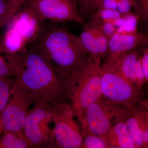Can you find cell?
Listing matches in <instances>:
<instances>
[{
  "label": "cell",
  "instance_id": "obj_1",
  "mask_svg": "<svg viewBox=\"0 0 148 148\" xmlns=\"http://www.w3.org/2000/svg\"><path fill=\"white\" fill-rule=\"evenodd\" d=\"M14 77L31 92L35 103L53 106L66 103L71 78L66 76L42 53L28 47L16 53Z\"/></svg>",
  "mask_w": 148,
  "mask_h": 148
},
{
  "label": "cell",
  "instance_id": "obj_2",
  "mask_svg": "<svg viewBox=\"0 0 148 148\" xmlns=\"http://www.w3.org/2000/svg\"><path fill=\"white\" fill-rule=\"evenodd\" d=\"M56 23L43 22L30 47L44 55L59 71L71 78L88 58L78 36Z\"/></svg>",
  "mask_w": 148,
  "mask_h": 148
},
{
  "label": "cell",
  "instance_id": "obj_3",
  "mask_svg": "<svg viewBox=\"0 0 148 148\" xmlns=\"http://www.w3.org/2000/svg\"><path fill=\"white\" fill-rule=\"evenodd\" d=\"M101 61L88 56L71 77L69 98L79 121L89 106L101 98Z\"/></svg>",
  "mask_w": 148,
  "mask_h": 148
},
{
  "label": "cell",
  "instance_id": "obj_4",
  "mask_svg": "<svg viewBox=\"0 0 148 148\" xmlns=\"http://www.w3.org/2000/svg\"><path fill=\"white\" fill-rule=\"evenodd\" d=\"M101 99L131 111L145 99L143 87L122 75L108 62L101 67Z\"/></svg>",
  "mask_w": 148,
  "mask_h": 148
},
{
  "label": "cell",
  "instance_id": "obj_5",
  "mask_svg": "<svg viewBox=\"0 0 148 148\" xmlns=\"http://www.w3.org/2000/svg\"><path fill=\"white\" fill-rule=\"evenodd\" d=\"M41 24L32 10L24 5L5 26L0 38L3 47L10 54L23 52L36 38Z\"/></svg>",
  "mask_w": 148,
  "mask_h": 148
},
{
  "label": "cell",
  "instance_id": "obj_6",
  "mask_svg": "<svg viewBox=\"0 0 148 148\" xmlns=\"http://www.w3.org/2000/svg\"><path fill=\"white\" fill-rule=\"evenodd\" d=\"M130 113L124 106L100 98L89 106L79 120L83 135L104 136L115 125L125 120Z\"/></svg>",
  "mask_w": 148,
  "mask_h": 148
},
{
  "label": "cell",
  "instance_id": "obj_7",
  "mask_svg": "<svg viewBox=\"0 0 148 148\" xmlns=\"http://www.w3.org/2000/svg\"><path fill=\"white\" fill-rule=\"evenodd\" d=\"M51 115L54 127L50 148H80L83 135L71 105L64 103L51 106Z\"/></svg>",
  "mask_w": 148,
  "mask_h": 148
},
{
  "label": "cell",
  "instance_id": "obj_8",
  "mask_svg": "<svg viewBox=\"0 0 148 148\" xmlns=\"http://www.w3.org/2000/svg\"><path fill=\"white\" fill-rule=\"evenodd\" d=\"M28 112L23 126V134L31 148H50L52 122L51 106L42 102H35Z\"/></svg>",
  "mask_w": 148,
  "mask_h": 148
},
{
  "label": "cell",
  "instance_id": "obj_9",
  "mask_svg": "<svg viewBox=\"0 0 148 148\" xmlns=\"http://www.w3.org/2000/svg\"><path fill=\"white\" fill-rule=\"evenodd\" d=\"M34 103L32 93L15 79L8 102L0 116L3 131L23 132L29 107Z\"/></svg>",
  "mask_w": 148,
  "mask_h": 148
},
{
  "label": "cell",
  "instance_id": "obj_10",
  "mask_svg": "<svg viewBox=\"0 0 148 148\" xmlns=\"http://www.w3.org/2000/svg\"><path fill=\"white\" fill-rule=\"evenodd\" d=\"M24 5L32 10L41 23L48 20L54 23L84 21L77 0H27Z\"/></svg>",
  "mask_w": 148,
  "mask_h": 148
},
{
  "label": "cell",
  "instance_id": "obj_11",
  "mask_svg": "<svg viewBox=\"0 0 148 148\" xmlns=\"http://www.w3.org/2000/svg\"><path fill=\"white\" fill-rule=\"evenodd\" d=\"M148 101H140L131 110L125 123L138 148L148 147Z\"/></svg>",
  "mask_w": 148,
  "mask_h": 148
},
{
  "label": "cell",
  "instance_id": "obj_12",
  "mask_svg": "<svg viewBox=\"0 0 148 148\" xmlns=\"http://www.w3.org/2000/svg\"><path fill=\"white\" fill-rule=\"evenodd\" d=\"M147 43V36L142 32L132 34L116 32L109 40L108 50L105 61H113L122 53Z\"/></svg>",
  "mask_w": 148,
  "mask_h": 148
},
{
  "label": "cell",
  "instance_id": "obj_13",
  "mask_svg": "<svg viewBox=\"0 0 148 148\" xmlns=\"http://www.w3.org/2000/svg\"><path fill=\"white\" fill-rule=\"evenodd\" d=\"M125 121L118 123L103 136L108 148H138L130 134Z\"/></svg>",
  "mask_w": 148,
  "mask_h": 148
},
{
  "label": "cell",
  "instance_id": "obj_14",
  "mask_svg": "<svg viewBox=\"0 0 148 148\" xmlns=\"http://www.w3.org/2000/svg\"><path fill=\"white\" fill-rule=\"evenodd\" d=\"M142 51L139 47L135 48L122 53L113 61L105 62L110 63L122 75L135 84L134 76L135 63Z\"/></svg>",
  "mask_w": 148,
  "mask_h": 148
},
{
  "label": "cell",
  "instance_id": "obj_15",
  "mask_svg": "<svg viewBox=\"0 0 148 148\" xmlns=\"http://www.w3.org/2000/svg\"><path fill=\"white\" fill-rule=\"evenodd\" d=\"M0 138V148H31L24 138L23 132L3 131Z\"/></svg>",
  "mask_w": 148,
  "mask_h": 148
},
{
  "label": "cell",
  "instance_id": "obj_16",
  "mask_svg": "<svg viewBox=\"0 0 148 148\" xmlns=\"http://www.w3.org/2000/svg\"><path fill=\"white\" fill-rule=\"evenodd\" d=\"M78 38L83 47L90 58L95 60L102 59L100 57L94 35L87 25H84Z\"/></svg>",
  "mask_w": 148,
  "mask_h": 148
},
{
  "label": "cell",
  "instance_id": "obj_17",
  "mask_svg": "<svg viewBox=\"0 0 148 148\" xmlns=\"http://www.w3.org/2000/svg\"><path fill=\"white\" fill-rule=\"evenodd\" d=\"M15 56L6 51L0 41V78L14 77L16 71Z\"/></svg>",
  "mask_w": 148,
  "mask_h": 148
},
{
  "label": "cell",
  "instance_id": "obj_18",
  "mask_svg": "<svg viewBox=\"0 0 148 148\" xmlns=\"http://www.w3.org/2000/svg\"><path fill=\"white\" fill-rule=\"evenodd\" d=\"M123 18V24L116 27V33L122 34H132L136 33L138 20L140 19L137 14L131 12L122 14Z\"/></svg>",
  "mask_w": 148,
  "mask_h": 148
},
{
  "label": "cell",
  "instance_id": "obj_19",
  "mask_svg": "<svg viewBox=\"0 0 148 148\" xmlns=\"http://www.w3.org/2000/svg\"><path fill=\"white\" fill-rule=\"evenodd\" d=\"M14 80V77L0 78V116L9 99Z\"/></svg>",
  "mask_w": 148,
  "mask_h": 148
},
{
  "label": "cell",
  "instance_id": "obj_20",
  "mask_svg": "<svg viewBox=\"0 0 148 148\" xmlns=\"http://www.w3.org/2000/svg\"><path fill=\"white\" fill-rule=\"evenodd\" d=\"M86 25L90 28L94 35L101 58L102 59L106 57L108 55V39L97 28L91 27L87 24Z\"/></svg>",
  "mask_w": 148,
  "mask_h": 148
},
{
  "label": "cell",
  "instance_id": "obj_21",
  "mask_svg": "<svg viewBox=\"0 0 148 148\" xmlns=\"http://www.w3.org/2000/svg\"><path fill=\"white\" fill-rule=\"evenodd\" d=\"M108 145L103 136L86 135L83 138L80 148H106Z\"/></svg>",
  "mask_w": 148,
  "mask_h": 148
},
{
  "label": "cell",
  "instance_id": "obj_22",
  "mask_svg": "<svg viewBox=\"0 0 148 148\" xmlns=\"http://www.w3.org/2000/svg\"><path fill=\"white\" fill-rule=\"evenodd\" d=\"M122 15L116 10L98 9L91 16L90 20L109 22L112 18L120 17Z\"/></svg>",
  "mask_w": 148,
  "mask_h": 148
},
{
  "label": "cell",
  "instance_id": "obj_23",
  "mask_svg": "<svg viewBox=\"0 0 148 148\" xmlns=\"http://www.w3.org/2000/svg\"><path fill=\"white\" fill-rule=\"evenodd\" d=\"M86 24L100 30L109 40L116 32V27L110 22L90 20Z\"/></svg>",
  "mask_w": 148,
  "mask_h": 148
},
{
  "label": "cell",
  "instance_id": "obj_24",
  "mask_svg": "<svg viewBox=\"0 0 148 148\" xmlns=\"http://www.w3.org/2000/svg\"><path fill=\"white\" fill-rule=\"evenodd\" d=\"M133 5L136 14L143 21L148 19V0H132Z\"/></svg>",
  "mask_w": 148,
  "mask_h": 148
},
{
  "label": "cell",
  "instance_id": "obj_25",
  "mask_svg": "<svg viewBox=\"0 0 148 148\" xmlns=\"http://www.w3.org/2000/svg\"><path fill=\"white\" fill-rule=\"evenodd\" d=\"M103 0H88L79 9V12L83 15H88L98 9L101 2Z\"/></svg>",
  "mask_w": 148,
  "mask_h": 148
},
{
  "label": "cell",
  "instance_id": "obj_26",
  "mask_svg": "<svg viewBox=\"0 0 148 148\" xmlns=\"http://www.w3.org/2000/svg\"><path fill=\"white\" fill-rule=\"evenodd\" d=\"M27 0H8V11L7 18L8 21L12 16L22 6Z\"/></svg>",
  "mask_w": 148,
  "mask_h": 148
},
{
  "label": "cell",
  "instance_id": "obj_27",
  "mask_svg": "<svg viewBox=\"0 0 148 148\" xmlns=\"http://www.w3.org/2000/svg\"><path fill=\"white\" fill-rule=\"evenodd\" d=\"M8 0H0V29L5 27L8 22Z\"/></svg>",
  "mask_w": 148,
  "mask_h": 148
},
{
  "label": "cell",
  "instance_id": "obj_28",
  "mask_svg": "<svg viewBox=\"0 0 148 148\" xmlns=\"http://www.w3.org/2000/svg\"><path fill=\"white\" fill-rule=\"evenodd\" d=\"M143 73L147 81L148 80V49L144 48L142 53L139 55Z\"/></svg>",
  "mask_w": 148,
  "mask_h": 148
},
{
  "label": "cell",
  "instance_id": "obj_29",
  "mask_svg": "<svg viewBox=\"0 0 148 148\" xmlns=\"http://www.w3.org/2000/svg\"><path fill=\"white\" fill-rule=\"evenodd\" d=\"M132 5V0H121L118 5L116 10L122 14H125L131 12Z\"/></svg>",
  "mask_w": 148,
  "mask_h": 148
},
{
  "label": "cell",
  "instance_id": "obj_30",
  "mask_svg": "<svg viewBox=\"0 0 148 148\" xmlns=\"http://www.w3.org/2000/svg\"><path fill=\"white\" fill-rule=\"evenodd\" d=\"M121 0H103L98 9H108L116 10L119 3Z\"/></svg>",
  "mask_w": 148,
  "mask_h": 148
},
{
  "label": "cell",
  "instance_id": "obj_31",
  "mask_svg": "<svg viewBox=\"0 0 148 148\" xmlns=\"http://www.w3.org/2000/svg\"><path fill=\"white\" fill-rule=\"evenodd\" d=\"M109 22L113 24L115 27H117L121 26L123 22V18L122 15L120 17L112 18Z\"/></svg>",
  "mask_w": 148,
  "mask_h": 148
},
{
  "label": "cell",
  "instance_id": "obj_32",
  "mask_svg": "<svg viewBox=\"0 0 148 148\" xmlns=\"http://www.w3.org/2000/svg\"><path fill=\"white\" fill-rule=\"evenodd\" d=\"M77 1L78 5L79 6V9L88 0H77Z\"/></svg>",
  "mask_w": 148,
  "mask_h": 148
},
{
  "label": "cell",
  "instance_id": "obj_33",
  "mask_svg": "<svg viewBox=\"0 0 148 148\" xmlns=\"http://www.w3.org/2000/svg\"><path fill=\"white\" fill-rule=\"evenodd\" d=\"M3 126L2 122L1 120V118H0V136H1V133L3 131Z\"/></svg>",
  "mask_w": 148,
  "mask_h": 148
}]
</instances>
